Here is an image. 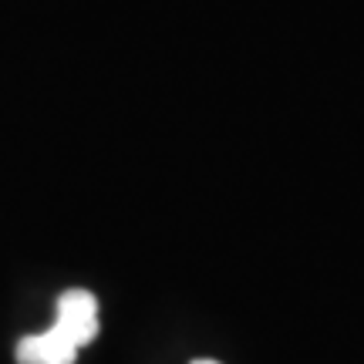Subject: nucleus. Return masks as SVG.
<instances>
[{"label":"nucleus","mask_w":364,"mask_h":364,"mask_svg":"<svg viewBox=\"0 0 364 364\" xmlns=\"http://www.w3.org/2000/svg\"><path fill=\"white\" fill-rule=\"evenodd\" d=\"M98 297L91 290H65L58 300V321L44 334L17 341V364H75L78 351L98 338Z\"/></svg>","instance_id":"1"},{"label":"nucleus","mask_w":364,"mask_h":364,"mask_svg":"<svg viewBox=\"0 0 364 364\" xmlns=\"http://www.w3.org/2000/svg\"><path fill=\"white\" fill-rule=\"evenodd\" d=\"M193 364H223V361H213V358H196Z\"/></svg>","instance_id":"2"}]
</instances>
